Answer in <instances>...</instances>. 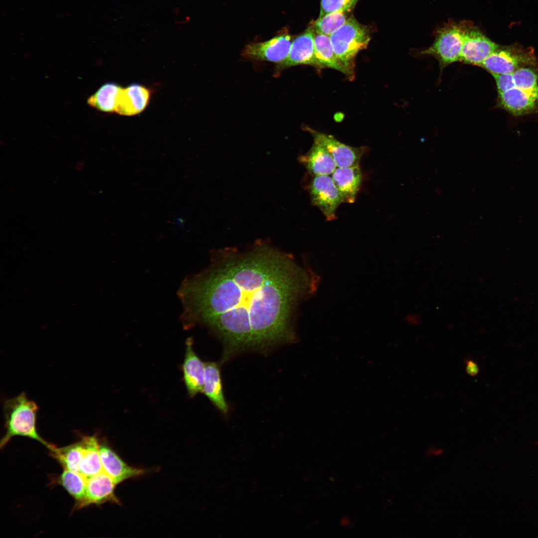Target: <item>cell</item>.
I'll list each match as a JSON object with an SVG mask.
<instances>
[{"label":"cell","instance_id":"1","mask_svg":"<svg viewBox=\"0 0 538 538\" xmlns=\"http://www.w3.org/2000/svg\"><path fill=\"white\" fill-rule=\"evenodd\" d=\"M301 275L287 255L268 245L223 251L181 282L180 319L184 327L201 324L218 337L223 362L247 348L266 351L293 339L290 317Z\"/></svg>","mask_w":538,"mask_h":538},{"label":"cell","instance_id":"2","mask_svg":"<svg viewBox=\"0 0 538 538\" xmlns=\"http://www.w3.org/2000/svg\"><path fill=\"white\" fill-rule=\"evenodd\" d=\"M5 432L0 441V448H4L10 440L16 436L28 437L44 445L48 449L53 444L45 441L37 432V404L29 400L25 392L3 403Z\"/></svg>","mask_w":538,"mask_h":538},{"label":"cell","instance_id":"3","mask_svg":"<svg viewBox=\"0 0 538 538\" xmlns=\"http://www.w3.org/2000/svg\"><path fill=\"white\" fill-rule=\"evenodd\" d=\"M334 51L343 64L354 72V60L371 39L368 28L351 16L330 36Z\"/></svg>","mask_w":538,"mask_h":538},{"label":"cell","instance_id":"4","mask_svg":"<svg viewBox=\"0 0 538 538\" xmlns=\"http://www.w3.org/2000/svg\"><path fill=\"white\" fill-rule=\"evenodd\" d=\"M469 23L450 22L438 30L433 43L422 54L434 56L441 68L460 61L465 35Z\"/></svg>","mask_w":538,"mask_h":538},{"label":"cell","instance_id":"5","mask_svg":"<svg viewBox=\"0 0 538 538\" xmlns=\"http://www.w3.org/2000/svg\"><path fill=\"white\" fill-rule=\"evenodd\" d=\"M536 65L534 49L519 44L500 46L480 65L492 74L512 73L518 69Z\"/></svg>","mask_w":538,"mask_h":538},{"label":"cell","instance_id":"6","mask_svg":"<svg viewBox=\"0 0 538 538\" xmlns=\"http://www.w3.org/2000/svg\"><path fill=\"white\" fill-rule=\"evenodd\" d=\"M312 203L322 212L326 220L336 218V211L343 199L329 175L315 176L308 186Z\"/></svg>","mask_w":538,"mask_h":538},{"label":"cell","instance_id":"7","mask_svg":"<svg viewBox=\"0 0 538 538\" xmlns=\"http://www.w3.org/2000/svg\"><path fill=\"white\" fill-rule=\"evenodd\" d=\"M292 37L287 32L263 42L247 44L242 56L257 61H268L279 64L287 57L290 51Z\"/></svg>","mask_w":538,"mask_h":538},{"label":"cell","instance_id":"8","mask_svg":"<svg viewBox=\"0 0 538 538\" xmlns=\"http://www.w3.org/2000/svg\"><path fill=\"white\" fill-rule=\"evenodd\" d=\"M499 46L469 23L464 37L460 61L480 66Z\"/></svg>","mask_w":538,"mask_h":538},{"label":"cell","instance_id":"9","mask_svg":"<svg viewBox=\"0 0 538 538\" xmlns=\"http://www.w3.org/2000/svg\"><path fill=\"white\" fill-rule=\"evenodd\" d=\"M314 143L325 148L333 157L337 167L358 165L362 156L367 150L365 147H355L345 144L332 135L309 129Z\"/></svg>","mask_w":538,"mask_h":538},{"label":"cell","instance_id":"10","mask_svg":"<svg viewBox=\"0 0 538 538\" xmlns=\"http://www.w3.org/2000/svg\"><path fill=\"white\" fill-rule=\"evenodd\" d=\"M117 485L103 471L87 478L85 495L80 502L75 503L74 509H80L91 505H99L106 502L119 504L120 501L115 494Z\"/></svg>","mask_w":538,"mask_h":538},{"label":"cell","instance_id":"11","mask_svg":"<svg viewBox=\"0 0 538 538\" xmlns=\"http://www.w3.org/2000/svg\"><path fill=\"white\" fill-rule=\"evenodd\" d=\"M498 97L499 106L514 116L538 112V90L512 87Z\"/></svg>","mask_w":538,"mask_h":538},{"label":"cell","instance_id":"12","mask_svg":"<svg viewBox=\"0 0 538 538\" xmlns=\"http://www.w3.org/2000/svg\"><path fill=\"white\" fill-rule=\"evenodd\" d=\"M314 29L310 24L303 33L295 37L287 58L276 66L277 71L301 64L319 67L314 54Z\"/></svg>","mask_w":538,"mask_h":538},{"label":"cell","instance_id":"13","mask_svg":"<svg viewBox=\"0 0 538 538\" xmlns=\"http://www.w3.org/2000/svg\"><path fill=\"white\" fill-rule=\"evenodd\" d=\"M100 455L104 472L118 485L123 481L144 475L146 470L129 465L105 443H100Z\"/></svg>","mask_w":538,"mask_h":538},{"label":"cell","instance_id":"14","mask_svg":"<svg viewBox=\"0 0 538 538\" xmlns=\"http://www.w3.org/2000/svg\"><path fill=\"white\" fill-rule=\"evenodd\" d=\"M152 91L139 83L123 87L119 96L116 114L133 116L142 112L149 103Z\"/></svg>","mask_w":538,"mask_h":538},{"label":"cell","instance_id":"15","mask_svg":"<svg viewBox=\"0 0 538 538\" xmlns=\"http://www.w3.org/2000/svg\"><path fill=\"white\" fill-rule=\"evenodd\" d=\"M186 345L182 366L183 378L188 394L193 397L203 392L205 364L194 351L191 339L187 340Z\"/></svg>","mask_w":538,"mask_h":538},{"label":"cell","instance_id":"16","mask_svg":"<svg viewBox=\"0 0 538 538\" xmlns=\"http://www.w3.org/2000/svg\"><path fill=\"white\" fill-rule=\"evenodd\" d=\"M331 177L344 202L354 203L363 179L359 165L348 167H337L331 174Z\"/></svg>","mask_w":538,"mask_h":538},{"label":"cell","instance_id":"17","mask_svg":"<svg viewBox=\"0 0 538 538\" xmlns=\"http://www.w3.org/2000/svg\"><path fill=\"white\" fill-rule=\"evenodd\" d=\"M203 393L222 413H228L229 407L224 395L220 370L216 363H205Z\"/></svg>","mask_w":538,"mask_h":538},{"label":"cell","instance_id":"18","mask_svg":"<svg viewBox=\"0 0 538 538\" xmlns=\"http://www.w3.org/2000/svg\"><path fill=\"white\" fill-rule=\"evenodd\" d=\"M299 161L313 176L330 175L337 167L329 152L315 143L307 153L299 157Z\"/></svg>","mask_w":538,"mask_h":538},{"label":"cell","instance_id":"19","mask_svg":"<svg viewBox=\"0 0 538 538\" xmlns=\"http://www.w3.org/2000/svg\"><path fill=\"white\" fill-rule=\"evenodd\" d=\"M314 54L319 67H327L339 71L350 78L354 72L347 68L336 55L330 36L316 33L314 34Z\"/></svg>","mask_w":538,"mask_h":538},{"label":"cell","instance_id":"20","mask_svg":"<svg viewBox=\"0 0 538 538\" xmlns=\"http://www.w3.org/2000/svg\"><path fill=\"white\" fill-rule=\"evenodd\" d=\"M83 454L79 472L87 478L102 472L100 455V442L96 435H81Z\"/></svg>","mask_w":538,"mask_h":538},{"label":"cell","instance_id":"21","mask_svg":"<svg viewBox=\"0 0 538 538\" xmlns=\"http://www.w3.org/2000/svg\"><path fill=\"white\" fill-rule=\"evenodd\" d=\"M122 88L115 82L105 83L88 97L87 104L99 111L116 113Z\"/></svg>","mask_w":538,"mask_h":538},{"label":"cell","instance_id":"22","mask_svg":"<svg viewBox=\"0 0 538 538\" xmlns=\"http://www.w3.org/2000/svg\"><path fill=\"white\" fill-rule=\"evenodd\" d=\"M50 454L63 469L79 472V467L83 454L81 440L62 447L53 445L48 449Z\"/></svg>","mask_w":538,"mask_h":538},{"label":"cell","instance_id":"23","mask_svg":"<svg viewBox=\"0 0 538 538\" xmlns=\"http://www.w3.org/2000/svg\"><path fill=\"white\" fill-rule=\"evenodd\" d=\"M56 482L75 500V503L80 502L84 497L87 478L79 472L63 469Z\"/></svg>","mask_w":538,"mask_h":538},{"label":"cell","instance_id":"24","mask_svg":"<svg viewBox=\"0 0 538 538\" xmlns=\"http://www.w3.org/2000/svg\"><path fill=\"white\" fill-rule=\"evenodd\" d=\"M351 11H338L328 13L311 24L315 32L330 36L351 17Z\"/></svg>","mask_w":538,"mask_h":538},{"label":"cell","instance_id":"25","mask_svg":"<svg viewBox=\"0 0 538 538\" xmlns=\"http://www.w3.org/2000/svg\"><path fill=\"white\" fill-rule=\"evenodd\" d=\"M359 0H321L318 18L338 11H351Z\"/></svg>","mask_w":538,"mask_h":538},{"label":"cell","instance_id":"26","mask_svg":"<svg viewBox=\"0 0 538 538\" xmlns=\"http://www.w3.org/2000/svg\"><path fill=\"white\" fill-rule=\"evenodd\" d=\"M466 371L469 375L474 376L478 373L479 367L473 361L467 360L466 362Z\"/></svg>","mask_w":538,"mask_h":538},{"label":"cell","instance_id":"27","mask_svg":"<svg viewBox=\"0 0 538 538\" xmlns=\"http://www.w3.org/2000/svg\"><path fill=\"white\" fill-rule=\"evenodd\" d=\"M443 449L440 447L431 446L427 451V455L429 456H438L442 454Z\"/></svg>","mask_w":538,"mask_h":538}]
</instances>
